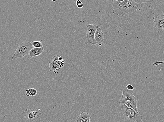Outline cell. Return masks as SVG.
<instances>
[{
  "label": "cell",
  "mask_w": 164,
  "mask_h": 122,
  "mask_svg": "<svg viewBox=\"0 0 164 122\" xmlns=\"http://www.w3.org/2000/svg\"><path fill=\"white\" fill-rule=\"evenodd\" d=\"M113 14L117 16H124L130 13H134L141 10L144 6V4L138 3L133 0L113 1Z\"/></svg>",
  "instance_id": "obj_1"
},
{
  "label": "cell",
  "mask_w": 164,
  "mask_h": 122,
  "mask_svg": "<svg viewBox=\"0 0 164 122\" xmlns=\"http://www.w3.org/2000/svg\"><path fill=\"white\" fill-rule=\"evenodd\" d=\"M124 117V122H144L142 117L134 110L127 107L124 103L119 104Z\"/></svg>",
  "instance_id": "obj_2"
},
{
  "label": "cell",
  "mask_w": 164,
  "mask_h": 122,
  "mask_svg": "<svg viewBox=\"0 0 164 122\" xmlns=\"http://www.w3.org/2000/svg\"><path fill=\"white\" fill-rule=\"evenodd\" d=\"M33 48L32 43L29 41L22 42L17 47L15 54L11 57V59L16 60L19 58L24 57L28 54L30 51Z\"/></svg>",
  "instance_id": "obj_3"
},
{
  "label": "cell",
  "mask_w": 164,
  "mask_h": 122,
  "mask_svg": "<svg viewBox=\"0 0 164 122\" xmlns=\"http://www.w3.org/2000/svg\"><path fill=\"white\" fill-rule=\"evenodd\" d=\"M42 113L40 110L34 109L33 110H26L24 111L23 115L26 122H33L37 120Z\"/></svg>",
  "instance_id": "obj_4"
},
{
  "label": "cell",
  "mask_w": 164,
  "mask_h": 122,
  "mask_svg": "<svg viewBox=\"0 0 164 122\" xmlns=\"http://www.w3.org/2000/svg\"><path fill=\"white\" fill-rule=\"evenodd\" d=\"M97 25L95 24H89L87 25L85 30L87 33V40L85 43H90L92 45L97 44L95 38V34L96 30Z\"/></svg>",
  "instance_id": "obj_5"
},
{
  "label": "cell",
  "mask_w": 164,
  "mask_h": 122,
  "mask_svg": "<svg viewBox=\"0 0 164 122\" xmlns=\"http://www.w3.org/2000/svg\"><path fill=\"white\" fill-rule=\"evenodd\" d=\"M153 19L154 26L157 30L164 33V14L154 16Z\"/></svg>",
  "instance_id": "obj_6"
},
{
  "label": "cell",
  "mask_w": 164,
  "mask_h": 122,
  "mask_svg": "<svg viewBox=\"0 0 164 122\" xmlns=\"http://www.w3.org/2000/svg\"><path fill=\"white\" fill-rule=\"evenodd\" d=\"M137 101V99L131 91L126 88L122 91V97L119 103H124L126 101Z\"/></svg>",
  "instance_id": "obj_7"
},
{
  "label": "cell",
  "mask_w": 164,
  "mask_h": 122,
  "mask_svg": "<svg viewBox=\"0 0 164 122\" xmlns=\"http://www.w3.org/2000/svg\"><path fill=\"white\" fill-rule=\"evenodd\" d=\"M59 55H55L49 61V70L51 72H54L57 74L56 71L60 69L59 64V60L58 58Z\"/></svg>",
  "instance_id": "obj_8"
},
{
  "label": "cell",
  "mask_w": 164,
  "mask_h": 122,
  "mask_svg": "<svg viewBox=\"0 0 164 122\" xmlns=\"http://www.w3.org/2000/svg\"><path fill=\"white\" fill-rule=\"evenodd\" d=\"M95 38L97 43L99 46H101L104 40V33L102 31L101 28L99 27L98 26H97L96 30L95 31Z\"/></svg>",
  "instance_id": "obj_9"
},
{
  "label": "cell",
  "mask_w": 164,
  "mask_h": 122,
  "mask_svg": "<svg viewBox=\"0 0 164 122\" xmlns=\"http://www.w3.org/2000/svg\"><path fill=\"white\" fill-rule=\"evenodd\" d=\"M44 51V48L43 47L41 48H36L33 47L32 49L30 51L29 54H28V58H32L40 56L43 53Z\"/></svg>",
  "instance_id": "obj_10"
},
{
  "label": "cell",
  "mask_w": 164,
  "mask_h": 122,
  "mask_svg": "<svg viewBox=\"0 0 164 122\" xmlns=\"http://www.w3.org/2000/svg\"><path fill=\"white\" fill-rule=\"evenodd\" d=\"M127 107L133 109L135 112L138 113L137 107V101H126L124 103Z\"/></svg>",
  "instance_id": "obj_11"
},
{
  "label": "cell",
  "mask_w": 164,
  "mask_h": 122,
  "mask_svg": "<svg viewBox=\"0 0 164 122\" xmlns=\"http://www.w3.org/2000/svg\"><path fill=\"white\" fill-rule=\"evenodd\" d=\"M26 93L25 94L27 96H36L37 94V91L34 88H30L26 91Z\"/></svg>",
  "instance_id": "obj_12"
},
{
  "label": "cell",
  "mask_w": 164,
  "mask_h": 122,
  "mask_svg": "<svg viewBox=\"0 0 164 122\" xmlns=\"http://www.w3.org/2000/svg\"><path fill=\"white\" fill-rule=\"evenodd\" d=\"M32 44L34 48H39L43 47V44L39 41H33Z\"/></svg>",
  "instance_id": "obj_13"
},
{
  "label": "cell",
  "mask_w": 164,
  "mask_h": 122,
  "mask_svg": "<svg viewBox=\"0 0 164 122\" xmlns=\"http://www.w3.org/2000/svg\"><path fill=\"white\" fill-rule=\"evenodd\" d=\"M85 112H82L80 115L78 116L76 121L77 122H84V115H85Z\"/></svg>",
  "instance_id": "obj_14"
},
{
  "label": "cell",
  "mask_w": 164,
  "mask_h": 122,
  "mask_svg": "<svg viewBox=\"0 0 164 122\" xmlns=\"http://www.w3.org/2000/svg\"><path fill=\"white\" fill-rule=\"evenodd\" d=\"M91 117L89 113L85 112L84 115V122H90V120L91 119Z\"/></svg>",
  "instance_id": "obj_15"
},
{
  "label": "cell",
  "mask_w": 164,
  "mask_h": 122,
  "mask_svg": "<svg viewBox=\"0 0 164 122\" xmlns=\"http://www.w3.org/2000/svg\"><path fill=\"white\" fill-rule=\"evenodd\" d=\"M135 2L138 3H141V4H144V3H149L150 2H152L154 1V0L153 1H149V0H147V1H146V0H136V1H134Z\"/></svg>",
  "instance_id": "obj_16"
},
{
  "label": "cell",
  "mask_w": 164,
  "mask_h": 122,
  "mask_svg": "<svg viewBox=\"0 0 164 122\" xmlns=\"http://www.w3.org/2000/svg\"><path fill=\"white\" fill-rule=\"evenodd\" d=\"M76 6L79 9H82L83 7V4L80 0H77L76 3Z\"/></svg>",
  "instance_id": "obj_17"
},
{
  "label": "cell",
  "mask_w": 164,
  "mask_h": 122,
  "mask_svg": "<svg viewBox=\"0 0 164 122\" xmlns=\"http://www.w3.org/2000/svg\"><path fill=\"white\" fill-rule=\"evenodd\" d=\"M126 88L127 89H128L129 90H130V91H132V90L134 89H135L134 87L133 86V85H132L130 84H129L127 85Z\"/></svg>",
  "instance_id": "obj_18"
},
{
  "label": "cell",
  "mask_w": 164,
  "mask_h": 122,
  "mask_svg": "<svg viewBox=\"0 0 164 122\" xmlns=\"http://www.w3.org/2000/svg\"><path fill=\"white\" fill-rule=\"evenodd\" d=\"M163 58L164 59V55L163 57ZM163 63H164V62H154L153 64V66H157L159 65L163 64Z\"/></svg>",
  "instance_id": "obj_19"
},
{
  "label": "cell",
  "mask_w": 164,
  "mask_h": 122,
  "mask_svg": "<svg viewBox=\"0 0 164 122\" xmlns=\"http://www.w3.org/2000/svg\"></svg>",
  "instance_id": "obj_20"
}]
</instances>
